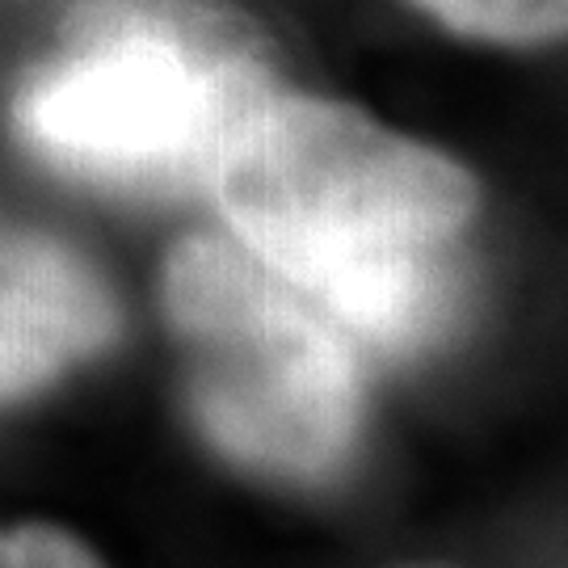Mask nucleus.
Returning a JSON list of instances; mask_svg holds the SVG:
<instances>
[{"label": "nucleus", "mask_w": 568, "mask_h": 568, "mask_svg": "<svg viewBox=\"0 0 568 568\" xmlns=\"http://www.w3.org/2000/svg\"><path fill=\"white\" fill-rule=\"evenodd\" d=\"M190 405L227 459L321 480L358 434V363L342 325L227 236H185L164 265Z\"/></svg>", "instance_id": "nucleus-2"}, {"label": "nucleus", "mask_w": 568, "mask_h": 568, "mask_svg": "<svg viewBox=\"0 0 568 568\" xmlns=\"http://www.w3.org/2000/svg\"><path fill=\"white\" fill-rule=\"evenodd\" d=\"M206 185L244 248L345 333L405 354L455 321V236L480 190L443 152L342 102L265 89Z\"/></svg>", "instance_id": "nucleus-1"}, {"label": "nucleus", "mask_w": 568, "mask_h": 568, "mask_svg": "<svg viewBox=\"0 0 568 568\" xmlns=\"http://www.w3.org/2000/svg\"><path fill=\"white\" fill-rule=\"evenodd\" d=\"M450 34L497 47L568 39V0H413Z\"/></svg>", "instance_id": "nucleus-5"}, {"label": "nucleus", "mask_w": 568, "mask_h": 568, "mask_svg": "<svg viewBox=\"0 0 568 568\" xmlns=\"http://www.w3.org/2000/svg\"><path fill=\"white\" fill-rule=\"evenodd\" d=\"M274 89L257 63L143 0H105L18 98L21 140L84 182L206 185L241 114Z\"/></svg>", "instance_id": "nucleus-3"}, {"label": "nucleus", "mask_w": 568, "mask_h": 568, "mask_svg": "<svg viewBox=\"0 0 568 568\" xmlns=\"http://www.w3.org/2000/svg\"><path fill=\"white\" fill-rule=\"evenodd\" d=\"M119 328L105 283L47 236L0 244V400L34 392Z\"/></svg>", "instance_id": "nucleus-4"}, {"label": "nucleus", "mask_w": 568, "mask_h": 568, "mask_svg": "<svg viewBox=\"0 0 568 568\" xmlns=\"http://www.w3.org/2000/svg\"><path fill=\"white\" fill-rule=\"evenodd\" d=\"M0 568H102L98 556L84 548L81 539L63 535L60 527H30L0 530Z\"/></svg>", "instance_id": "nucleus-6"}]
</instances>
